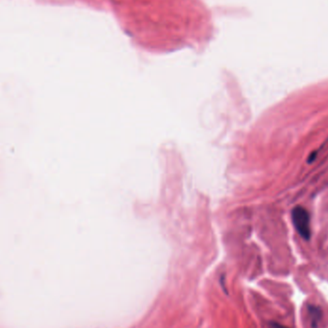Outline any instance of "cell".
<instances>
[{
  "label": "cell",
  "mask_w": 328,
  "mask_h": 328,
  "mask_svg": "<svg viewBox=\"0 0 328 328\" xmlns=\"http://www.w3.org/2000/svg\"><path fill=\"white\" fill-rule=\"evenodd\" d=\"M292 221L298 233L304 240H309L311 237L309 212L301 206L296 207L292 210Z\"/></svg>",
  "instance_id": "cell-1"
},
{
  "label": "cell",
  "mask_w": 328,
  "mask_h": 328,
  "mask_svg": "<svg viewBox=\"0 0 328 328\" xmlns=\"http://www.w3.org/2000/svg\"><path fill=\"white\" fill-rule=\"evenodd\" d=\"M307 314L310 319L311 328H318L319 324L323 318V310L319 305L308 304L307 305Z\"/></svg>",
  "instance_id": "cell-2"
},
{
  "label": "cell",
  "mask_w": 328,
  "mask_h": 328,
  "mask_svg": "<svg viewBox=\"0 0 328 328\" xmlns=\"http://www.w3.org/2000/svg\"><path fill=\"white\" fill-rule=\"evenodd\" d=\"M271 328H287V327H285V326H283V325H280V324H278V323H276V322H273V323H271Z\"/></svg>",
  "instance_id": "cell-3"
}]
</instances>
